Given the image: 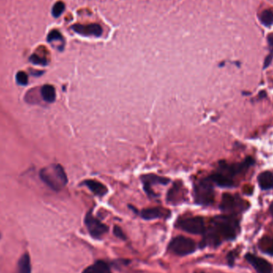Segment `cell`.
Listing matches in <instances>:
<instances>
[{"label": "cell", "instance_id": "obj_1", "mask_svg": "<svg viewBox=\"0 0 273 273\" xmlns=\"http://www.w3.org/2000/svg\"><path fill=\"white\" fill-rule=\"evenodd\" d=\"M239 233V222L235 216H218L212 220L210 228L205 232L202 246L216 247L225 241H234Z\"/></svg>", "mask_w": 273, "mask_h": 273}, {"label": "cell", "instance_id": "obj_2", "mask_svg": "<svg viewBox=\"0 0 273 273\" xmlns=\"http://www.w3.org/2000/svg\"><path fill=\"white\" fill-rule=\"evenodd\" d=\"M40 178L52 190L59 191L67 184L68 179L63 168L60 165H51L40 171Z\"/></svg>", "mask_w": 273, "mask_h": 273}, {"label": "cell", "instance_id": "obj_3", "mask_svg": "<svg viewBox=\"0 0 273 273\" xmlns=\"http://www.w3.org/2000/svg\"><path fill=\"white\" fill-rule=\"evenodd\" d=\"M213 182L210 178H204L194 188V199L196 203L201 206H209L214 203L215 199Z\"/></svg>", "mask_w": 273, "mask_h": 273}, {"label": "cell", "instance_id": "obj_4", "mask_svg": "<svg viewBox=\"0 0 273 273\" xmlns=\"http://www.w3.org/2000/svg\"><path fill=\"white\" fill-rule=\"evenodd\" d=\"M255 163L254 158L251 157L246 158L243 162L240 163L229 164L226 162H220L217 171L226 176L227 178L234 180L235 176L246 173L252 166Z\"/></svg>", "mask_w": 273, "mask_h": 273}, {"label": "cell", "instance_id": "obj_5", "mask_svg": "<svg viewBox=\"0 0 273 273\" xmlns=\"http://www.w3.org/2000/svg\"><path fill=\"white\" fill-rule=\"evenodd\" d=\"M220 209L224 213L229 214L230 215H234L247 210L248 205L238 196L224 194L222 196V202L220 205Z\"/></svg>", "mask_w": 273, "mask_h": 273}, {"label": "cell", "instance_id": "obj_6", "mask_svg": "<svg viewBox=\"0 0 273 273\" xmlns=\"http://www.w3.org/2000/svg\"><path fill=\"white\" fill-rule=\"evenodd\" d=\"M196 243L190 238L180 236L174 238L169 246L171 253L178 256H186L193 254L196 250Z\"/></svg>", "mask_w": 273, "mask_h": 273}, {"label": "cell", "instance_id": "obj_7", "mask_svg": "<svg viewBox=\"0 0 273 273\" xmlns=\"http://www.w3.org/2000/svg\"><path fill=\"white\" fill-rule=\"evenodd\" d=\"M178 227L191 234H204L206 230V224L201 217L185 218L178 222Z\"/></svg>", "mask_w": 273, "mask_h": 273}, {"label": "cell", "instance_id": "obj_8", "mask_svg": "<svg viewBox=\"0 0 273 273\" xmlns=\"http://www.w3.org/2000/svg\"><path fill=\"white\" fill-rule=\"evenodd\" d=\"M85 223L88 231L93 238H100L108 231L107 226L100 222L99 220L94 218L90 212L86 215Z\"/></svg>", "mask_w": 273, "mask_h": 273}, {"label": "cell", "instance_id": "obj_9", "mask_svg": "<svg viewBox=\"0 0 273 273\" xmlns=\"http://www.w3.org/2000/svg\"><path fill=\"white\" fill-rule=\"evenodd\" d=\"M71 28L75 33L85 37L99 38L103 34V29L101 25L98 23L88 24V25L74 24Z\"/></svg>", "mask_w": 273, "mask_h": 273}, {"label": "cell", "instance_id": "obj_10", "mask_svg": "<svg viewBox=\"0 0 273 273\" xmlns=\"http://www.w3.org/2000/svg\"><path fill=\"white\" fill-rule=\"evenodd\" d=\"M142 183L144 185V189L146 190L148 195L150 197L155 198L156 194L152 190V186L153 185H167L170 182V180L164 177L154 175V174H146V175L142 177Z\"/></svg>", "mask_w": 273, "mask_h": 273}, {"label": "cell", "instance_id": "obj_11", "mask_svg": "<svg viewBox=\"0 0 273 273\" xmlns=\"http://www.w3.org/2000/svg\"><path fill=\"white\" fill-rule=\"evenodd\" d=\"M246 259L258 273H273V266L266 259L259 258L252 254H246Z\"/></svg>", "mask_w": 273, "mask_h": 273}, {"label": "cell", "instance_id": "obj_12", "mask_svg": "<svg viewBox=\"0 0 273 273\" xmlns=\"http://www.w3.org/2000/svg\"><path fill=\"white\" fill-rule=\"evenodd\" d=\"M170 212L161 207L148 208L142 212V218L146 220L167 218L170 217Z\"/></svg>", "mask_w": 273, "mask_h": 273}, {"label": "cell", "instance_id": "obj_13", "mask_svg": "<svg viewBox=\"0 0 273 273\" xmlns=\"http://www.w3.org/2000/svg\"><path fill=\"white\" fill-rule=\"evenodd\" d=\"M184 187L182 186V182H176L174 186L168 192L167 201L168 202H171L173 204H178L182 202V200L185 198V193H184Z\"/></svg>", "mask_w": 273, "mask_h": 273}, {"label": "cell", "instance_id": "obj_14", "mask_svg": "<svg viewBox=\"0 0 273 273\" xmlns=\"http://www.w3.org/2000/svg\"><path fill=\"white\" fill-rule=\"evenodd\" d=\"M213 183L217 186L223 188H231L235 186L234 180L227 178L226 176L221 174L218 171H215L209 177Z\"/></svg>", "mask_w": 273, "mask_h": 273}, {"label": "cell", "instance_id": "obj_15", "mask_svg": "<svg viewBox=\"0 0 273 273\" xmlns=\"http://www.w3.org/2000/svg\"><path fill=\"white\" fill-rule=\"evenodd\" d=\"M84 185L89 188V190L98 197H103L107 194L108 190L106 186L96 180H86L84 181Z\"/></svg>", "mask_w": 273, "mask_h": 273}, {"label": "cell", "instance_id": "obj_16", "mask_svg": "<svg viewBox=\"0 0 273 273\" xmlns=\"http://www.w3.org/2000/svg\"><path fill=\"white\" fill-rule=\"evenodd\" d=\"M258 185L263 190L273 189V173L270 171H264L258 176Z\"/></svg>", "mask_w": 273, "mask_h": 273}, {"label": "cell", "instance_id": "obj_17", "mask_svg": "<svg viewBox=\"0 0 273 273\" xmlns=\"http://www.w3.org/2000/svg\"><path fill=\"white\" fill-rule=\"evenodd\" d=\"M82 273H112V272L107 263L99 261L88 267Z\"/></svg>", "mask_w": 273, "mask_h": 273}, {"label": "cell", "instance_id": "obj_18", "mask_svg": "<svg viewBox=\"0 0 273 273\" xmlns=\"http://www.w3.org/2000/svg\"><path fill=\"white\" fill-rule=\"evenodd\" d=\"M14 273H31V265L29 254H24L20 258L17 266V270Z\"/></svg>", "mask_w": 273, "mask_h": 273}, {"label": "cell", "instance_id": "obj_19", "mask_svg": "<svg viewBox=\"0 0 273 273\" xmlns=\"http://www.w3.org/2000/svg\"><path fill=\"white\" fill-rule=\"evenodd\" d=\"M41 95L45 102H54L56 98L55 89L51 85H45L41 89Z\"/></svg>", "mask_w": 273, "mask_h": 273}, {"label": "cell", "instance_id": "obj_20", "mask_svg": "<svg viewBox=\"0 0 273 273\" xmlns=\"http://www.w3.org/2000/svg\"><path fill=\"white\" fill-rule=\"evenodd\" d=\"M260 250L264 252L265 254L273 256V238H264L259 242Z\"/></svg>", "mask_w": 273, "mask_h": 273}, {"label": "cell", "instance_id": "obj_21", "mask_svg": "<svg viewBox=\"0 0 273 273\" xmlns=\"http://www.w3.org/2000/svg\"><path fill=\"white\" fill-rule=\"evenodd\" d=\"M261 22L266 26H272L273 24V10L267 9L261 14Z\"/></svg>", "mask_w": 273, "mask_h": 273}, {"label": "cell", "instance_id": "obj_22", "mask_svg": "<svg viewBox=\"0 0 273 273\" xmlns=\"http://www.w3.org/2000/svg\"><path fill=\"white\" fill-rule=\"evenodd\" d=\"M65 7H66L65 3L62 1L55 2L52 7V15L54 16V18H58L59 16L62 15L65 10Z\"/></svg>", "mask_w": 273, "mask_h": 273}, {"label": "cell", "instance_id": "obj_23", "mask_svg": "<svg viewBox=\"0 0 273 273\" xmlns=\"http://www.w3.org/2000/svg\"><path fill=\"white\" fill-rule=\"evenodd\" d=\"M47 41L49 42H60L63 43V36L58 30H53L48 34Z\"/></svg>", "mask_w": 273, "mask_h": 273}, {"label": "cell", "instance_id": "obj_24", "mask_svg": "<svg viewBox=\"0 0 273 273\" xmlns=\"http://www.w3.org/2000/svg\"><path fill=\"white\" fill-rule=\"evenodd\" d=\"M268 42H269V45H270V54L268 55L266 61H265L264 68H267L268 66H270L273 58V34L269 35V37H268Z\"/></svg>", "mask_w": 273, "mask_h": 273}, {"label": "cell", "instance_id": "obj_25", "mask_svg": "<svg viewBox=\"0 0 273 273\" xmlns=\"http://www.w3.org/2000/svg\"><path fill=\"white\" fill-rule=\"evenodd\" d=\"M30 61L32 63L35 64V65H39V66H46V64H47V60H46V58H44V57L36 54L30 56Z\"/></svg>", "mask_w": 273, "mask_h": 273}, {"label": "cell", "instance_id": "obj_26", "mask_svg": "<svg viewBox=\"0 0 273 273\" xmlns=\"http://www.w3.org/2000/svg\"><path fill=\"white\" fill-rule=\"evenodd\" d=\"M16 81L21 86H25L28 82V76L25 72H18L16 75Z\"/></svg>", "mask_w": 273, "mask_h": 273}, {"label": "cell", "instance_id": "obj_27", "mask_svg": "<svg viewBox=\"0 0 273 273\" xmlns=\"http://www.w3.org/2000/svg\"><path fill=\"white\" fill-rule=\"evenodd\" d=\"M114 234H115L117 237H118V238H122V239L125 238L123 232H122V230H121L119 227H118V226H115V227H114Z\"/></svg>", "mask_w": 273, "mask_h": 273}, {"label": "cell", "instance_id": "obj_28", "mask_svg": "<svg viewBox=\"0 0 273 273\" xmlns=\"http://www.w3.org/2000/svg\"><path fill=\"white\" fill-rule=\"evenodd\" d=\"M270 214H271L272 217H273V202H272L271 205H270Z\"/></svg>", "mask_w": 273, "mask_h": 273}]
</instances>
